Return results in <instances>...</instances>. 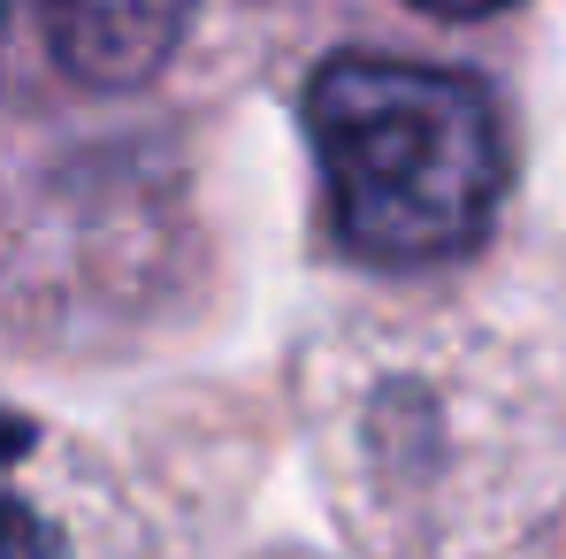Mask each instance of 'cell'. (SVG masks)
<instances>
[{"label":"cell","mask_w":566,"mask_h":559,"mask_svg":"<svg viewBox=\"0 0 566 559\" xmlns=\"http://www.w3.org/2000/svg\"><path fill=\"white\" fill-rule=\"evenodd\" d=\"M199 0H0V93L115 100L169 70Z\"/></svg>","instance_id":"obj_2"},{"label":"cell","mask_w":566,"mask_h":559,"mask_svg":"<svg viewBox=\"0 0 566 559\" xmlns=\"http://www.w3.org/2000/svg\"><path fill=\"white\" fill-rule=\"evenodd\" d=\"M413 8H429V15H452V23H474V15H497V8H513V0H413Z\"/></svg>","instance_id":"obj_4"},{"label":"cell","mask_w":566,"mask_h":559,"mask_svg":"<svg viewBox=\"0 0 566 559\" xmlns=\"http://www.w3.org/2000/svg\"><path fill=\"white\" fill-rule=\"evenodd\" d=\"M306 131L322 154L329 222L353 261L437 269L482 246L505 199L497 100L460 70L329 54L306 77Z\"/></svg>","instance_id":"obj_1"},{"label":"cell","mask_w":566,"mask_h":559,"mask_svg":"<svg viewBox=\"0 0 566 559\" xmlns=\"http://www.w3.org/2000/svg\"><path fill=\"white\" fill-rule=\"evenodd\" d=\"M39 445V429L23 422V414H0V559H62V545H54V529L8 490V467L23 460Z\"/></svg>","instance_id":"obj_3"}]
</instances>
